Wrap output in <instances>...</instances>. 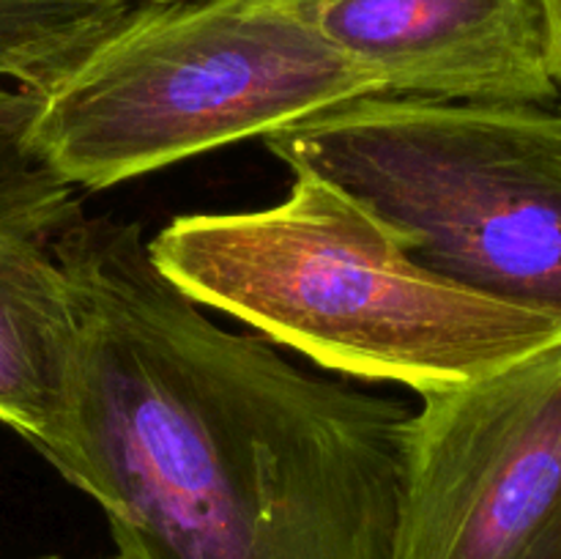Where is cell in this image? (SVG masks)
Returning <instances> with one entry per match:
<instances>
[{
	"label": "cell",
	"instance_id": "6da1fadb",
	"mask_svg": "<svg viewBox=\"0 0 561 559\" xmlns=\"http://www.w3.org/2000/svg\"><path fill=\"white\" fill-rule=\"evenodd\" d=\"M77 318L66 480L121 559H392L405 403L217 327L140 225L80 212L53 239Z\"/></svg>",
	"mask_w": 561,
	"mask_h": 559
},
{
	"label": "cell",
	"instance_id": "7a4b0ae2",
	"mask_svg": "<svg viewBox=\"0 0 561 559\" xmlns=\"http://www.w3.org/2000/svg\"><path fill=\"white\" fill-rule=\"evenodd\" d=\"M148 252L195 305L228 312L327 370L420 395L561 343L559 316L427 272L365 208L312 175H294L272 208L175 217Z\"/></svg>",
	"mask_w": 561,
	"mask_h": 559
},
{
	"label": "cell",
	"instance_id": "3957f363",
	"mask_svg": "<svg viewBox=\"0 0 561 559\" xmlns=\"http://www.w3.org/2000/svg\"><path fill=\"white\" fill-rule=\"evenodd\" d=\"M455 285L561 318V110L367 93L266 135Z\"/></svg>",
	"mask_w": 561,
	"mask_h": 559
},
{
	"label": "cell",
	"instance_id": "277c9868",
	"mask_svg": "<svg viewBox=\"0 0 561 559\" xmlns=\"http://www.w3.org/2000/svg\"><path fill=\"white\" fill-rule=\"evenodd\" d=\"M367 93L277 0L142 3L36 93L31 140L66 184L107 190Z\"/></svg>",
	"mask_w": 561,
	"mask_h": 559
},
{
	"label": "cell",
	"instance_id": "5b68a950",
	"mask_svg": "<svg viewBox=\"0 0 561 559\" xmlns=\"http://www.w3.org/2000/svg\"><path fill=\"white\" fill-rule=\"evenodd\" d=\"M561 499V343L422 395L392 559H520Z\"/></svg>",
	"mask_w": 561,
	"mask_h": 559
},
{
	"label": "cell",
	"instance_id": "8992f818",
	"mask_svg": "<svg viewBox=\"0 0 561 559\" xmlns=\"http://www.w3.org/2000/svg\"><path fill=\"white\" fill-rule=\"evenodd\" d=\"M36 93L0 88V422L64 475L77 318L53 239L80 212L31 140Z\"/></svg>",
	"mask_w": 561,
	"mask_h": 559
},
{
	"label": "cell",
	"instance_id": "52a82bcc",
	"mask_svg": "<svg viewBox=\"0 0 561 559\" xmlns=\"http://www.w3.org/2000/svg\"><path fill=\"white\" fill-rule=\"evenodd\" d=\"M389 96L551 104L537 0H277Z\"/></svg>",
	"mask_w": 561,
	"mask_h": 559
},
{
	"label": "cell",
	"instance_id": "ba28073f",
	"mask_svg": "<svg viewBox=\"0 0 561 559\" xmlns=\"http://www.w3.org/2000/svg\"><path fill=\"white\" fill-rule=\"evenodd\" d=\"M135 0H0V77L42 93L96 47Z\"/></svg>",
	"mask_w": 561,
	"mask_h": 559
},
{
	"label": "cell",
	"instance_id": "9c48e42d",
	"mask_svg": "<svg viewBox=\"0 0 561 559\" xmlns=\"http://www.w3.org/2000/svg\"><path fill=\"white\" fill-rule=\"evenodd\" d=\"M542 16V36H546L548 71L561 91V0H537Z\"/></svg>",
	"mask_w": 561,
	"mask_h": 559
},
{
	"label": "cell",
	"instance_id": "30bf717a",
	"mask_svg": "<svg viewBox=\"0 0 561 559\" xmlns=\"http://www.w3.org/2000/svg\"><path fill=\"white\" fill-rule=\"evenodd\" d=\"M520 559H561V499Z\"/></svg>",
	"mask_w": 561,
	"mask_h": 559
},
{
	"label": "cell",
	"instance_id": "8fae6325",
	"mask_svg": "<svg viewBox=\"0 0 561 559\" xmlns=\"http://www.w3.org/2000/svg\"><path fill=\"white\" fill-rule=\"evenodd\" d=\"M140 3H179V0H140Z\"/></svg>",
	"mask_w": 561,
	"mask_h": 559
},
{
	"label": "cell",
	"instance_id": "7c38bea8",
	"mask_svg": "<svg viewBox=\"0 0 561 559\" xmlns=\"http://www.w3.org/2000/svg\"><path fill=\"white\" fill-rule=\"evenodd\" d=\"M115 559H121V557H115Z\"/></svg>",
	"mask_w": 561,
	"mask_h": 559
}]
</instances>
